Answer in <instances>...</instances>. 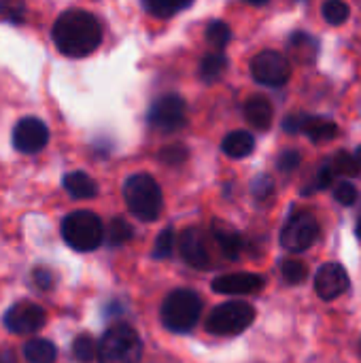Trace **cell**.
I'll list each match as a JSON object with an SVG mask.
<instances>
[{
  "label": "cell",
  "mask_w": 361,
  "mask_h": 363,
  "mask_svg": "<svg viewBox=\"0 0 361 363\" xmlns=\"http://www.w3.org/2000/svg\"><path fill=\"white\" fill-rule=\"evenodd\" d=\"M245 2H249V4H266L268 0H245Z\"/></svg>",
  "instance_id": "cell-40"
},
{
  "label": "cell",
  "mask_w": 361,
  "mask_h": 363,
  "mask_svg": "<svg viewBox=\"0 0 361 363\" xmlns=\"http://www.w3.org/2000/svg\"><path fill=\"white\" fill-rule=\"evenodd\" d=\"M32 279H34L36 287L43 289V291H49L53 287V274L49 270H45V268H36L34 274H32Z\"/></svg>",
  "instance_id": "cell-37"
},
{
  "label": "cell",
  "mask_w": 361,
  "mask_h": 363,
  "mask_svg": "<svg viewBox=\"0 0 361 363\" xmlns=\"http://www.w3.org/2000/svg\"><path fill=\"white\" fill-rule=\"evenodd\" d=\"M62 236L74 251H94L104 238V225L91 211H74L62 221Z\"/></svg>",
  "instance_id": "cell-5"
},
{
  "label": "cell",
  "mask_w": 361,
  "mask_h": 363,
  "mask_svg": "<svg viewBox=\"0 0 361 363\" xmlns=\"http://www.w3.org/2000/svg\"><path fill=\"white\" fill-rule=\"evenodd\" d=\"M321 11L330 26H343L349 17V6L343 0H326Z\"/></svg>",
  "instance_id": "cell-26"
},
{
  "label": "cell",
  "mask_w": 361,
  "mask_h": 363,
  "mask_svg": "<svg viewBox=\"0 0 361 363\" xmlns=\"http://www.w3.org/2000/svg\"><path fill=\"white\" fill-rule=\"evenodd\" d=\"M357 236L361 238V219H360V223H357Z\"/></svg>",
  "instance_id": "cell-41"
},
{
  "label": "cell",
  "mask_w": 361,
  "mask_h": 363,
  "mask_svg": "<svg viewBox=\"0 0 361 363\" xmlns=\"http://www.w3.org/2000/svg\"><path fill=\"white\" fill-rule=\"evenodd\" d=\"M334 168H332V164H323L321 168H319V172H317V179H315V187L317 189H326V187H330L332 185V181H334Z\"/></svg>",
  "instance_id": "cell-36"
},
{
  "label": "cell",
  "mask_w": 361,
  "mask_h": 363,
  "mask_svg": "<svg viewBox=\"0 0 361 363\" xmlns=\"http://www.w3.org/2000/svg\"><path fill=\"white\" fill-rule=\"evenodd\" d=\"M49 143V128L36 117H23L13 128V147L19 153H38Z\"/></svg>",
  "instance_id": "cell-10"
},
{
  "label": "cell",
  "mask_w": 361,
  "mask_h": 363,
  "mask_svg": "<svg viewBox=\"0 0 361 363\" xmlns=\"http://www.w3.org/2000/svg\"><path fill=\"white\" fill-rule=\"evenodd\" d=\"M272 104L266 96H251L245 104V119L255 130H268L272 125Z\"/></svg>",
  "instance_id": "cell-15"
},
{
  "label": "cell",
  "mask_w": 361,
  "mask_h": 363,
  "mask_svg": "<svg viewBox=\"0 0 361 363\" xmlns=\"http://www.w3.org/2000/svg\"><path fill=\"white\" fill-rule=\"evenodd\" d=\"M160 162H164L166 166H181L183 162H187L189 157V149L181 143H174V145H166L164 149H160L157 153Z\"/></svg>",
  "instance_id": "cell-29"
},
{
  "label": "cell",
  "mask_w": 361,
  "mask_h": 363,
  "mask_svg": "<svg viewBox=\"0 0 361 363\" xmlns=\"http://www.w3.org/2000/svg\"><path fill=\"white\" fill-rule=\"evenodd\" d=\"M232 38V30L226 21H211L209 28H206V40L213 49L217 51H223L228 47Z\"/></svg>",
  "instance_id": "cell-25"
},
{
  "label": "cell",
  "mask_w": 361,
  "mask_h": 363,
  "mask_svg": "<svg viewBox=\"0 0 361 363\" xmlns=\"http://www.w3.org/2000/svg\"><path fill=\"white\" fill-rule=\"evenodd\" d=\"M311 121V115H289L283 121V130L289 134H298V132H306V125Z\"/></svg>",
  "instance_id": "cell-35"
},
{
  "label": "cell",
  "mask_w": 361,
  "mask_h": 363,
  "mask_svg": "<svg viewBox=\"0 0 361 363\" xmlns=\"http://www.w3.org/2000/svg\"><path fill=\"white\" fill-rule=\"evenodd\" d=\"M23 355L30 363H53L57 357V349L49 340L34 338L23 347Z\"/></svg>",
  "instance_id": "cell-20"
},
{
  "label": "cell",
  "mask_w": 361,
  "mask_h": 363,
  "mask_svg": "<svg viewBox=\"0 0 361 363\" xmlns=\"http://www.w3.org/2000/svg\"><path fill=\"white\" fill-rule=\"evenodd\" d=\"M194 0H143V6L147 13H151L153 17L160 19H168L181 11H185L187 6H191Z\"/></svg>",
  "instance_id": "cell-21"
},
{
  "label": "cell",
  "mask_w": 361,
  "mask_h": 363,
  "mask_svg": "<svg viewBox=\"0 0 361 363\" xmlns=\"http://www.w3.org/2000/svg\"><path fill=\"white\" fill-rule=\"evenodd\" d=\"M45 311L32 302H19L4 315V325L13 334H34L45 325Z\"/></svg>",
  "instance_id": "cell-11"
},
{
  "label": "cell",
  "mask_w": 361,
  "mask_h": 363,
  "mask_svg": "<svg viewBox=\"0 0 361 363\" xmlns=\"http://www.w3.org/2000/svg\"><path fill=\"white\" fill-rule=\"evenodd\" d=\"M221 149L228 157L232 160H243L247 155L253 153L255 149V136L251 132H245V130H236V132H230L223 143H221Z\"/></svg>",
  "instance_id": "cell-16"
},
{
  "label": "cell",
  "mask_w": 361,
  "mask_h": 363,
  "mask_svg": "<svg viewBox=\"0 0 361 363\" xmlns=\"http://www.w3.org/2000/svg\"><path fill=\"white\" fill-rule=\"evenodd\" d=\"M174 242H177V234H174V230H172V228L162 230V232H160V236H157V240H155V247H153V257H157V259H166V257H170V255H172V251H174Z\"/></svg>",
  "instance_id": "cell-30"
},
{
  "label": "cell",
  "mask_w": 361,
  "mask_h": 363,
  "mask_svg": "<svg viewBox=\"0 0 361 363\" xmlns=\"http://www.w3.org/2000/svg\"><path fill=\"white\" fill-rule=\"evenodd\" d=\"M55 47L68 57H85L102 43V26L96 15L83 9L64 11L51 30Z\"/></svg>",
  "instance_id": "cell-1"
},
{
  "label": "cell",
  "mask_w": 361,
  "mask_h": 363,
  "mask_svg": "<svg viewBox=\"0 0 361 363\" xmlns=\"http://www.w3.org/2000/svg\"><path fill=\"white\" fill-rule=\"evenodd\" d=\"M226 68H228V57L221 51L209 53L200 62V79L206 81V83H213V81H217L226 72Z\"/></svg>",
  "instance_id": "cell-22"
},
{
  "label": "cell",
  "mask_w": 361,
  "mask_h": 363,
  "mask_svg": "<svg viewBox=\"0 0 361 363\" xmlns=\"http://www.w3.org/2000/svg\"><path fill=\"white\" fill-rule=\"evenodd\" d=\"M132 234H134V230H132V225L128 223V221H123V219H113L109 225H106V230H104V238L102 240H106V245L109 247H121V245H126L130 238H132Z\"/></svg>",
  "instance_id": "cell-23"
},
{
  "label": "cell",
  "mask_w": 361,
  "mask_h": 363,
  "mask_svg": "<svg viewBox=\"0 0 361 363\" xmlns=\"http://www.w3.org/2000/svg\"><path fill=\"white\" fill-rule=\"evenodd\" d=\"M332 168H334V172L345 174V177H357L361 170V166L357 164L355 155H351V153H347V151H340V153L334 157Z\"/></svg>",
  "instance_id": "cell-31"
},
{
  "label": "cell",
  "mask_w": 361,
  "mask_h": 363,
  "mask_svg": "<svg viewBox=\"0 0 361 363\" xmlns=\"http://www.w3.org/2000/svg\"><path fill=\"white\" fill-rule=\"evenodd\" d=\"M96 353L100 363H138L143 342L130 325L119 323L104 332Z\"/></svg>",
  "instance_id": "cell-4"
},
{
  "label": "cell",
  "mask_w": 361,
  "mask_h": 363,
  "mask_svg": "<svg viewBox=\"0 0 361 363\" xmlns=\"http://www.w3.org/2000/svg\"><path fill=\"white\" fill-rule=\"evenodd\" d=\"M319 234L317 219L309 213H300L287 221V225L281 232V245L289 253H302L309 247H313L315 238Z\"/></svg>",
  "instance_id": "cell-9"
},
{
  "label": "cell",
  "mask_w": 361,
  "mask_h": 363,
  "mask_svg": "<svg viewBox=\"0 0 361 363\" xmlns=\"http://www.w3.org/2000/svg\"><path fill=\"white\" fill-rule=\"evenodd\" d=\"M96 342L91 336L83 334V336H77L74 342H72V357L79 363H89L96 357Z\"/></svg>",
  "instance_id": "cell-27"
},
{
  "label": "cell",
  "mask_w": 361,
  "mask_h": 363,
  "mask_svg": "<svg viewBox=\"0 0 361 363\" xmlns=\"http://www.w3.org/2000/svg\"><path fill=\"white\" fill-rule=\"evenodd\" d=\"M347 289H349V274L340 264L328 262L317 270L315 291L321 300L326 302L338 300L343 294H347Z\"/></svg>",
  "instance_id": "cell-12"
},
{
  "label": "cell",
  "mask_w": 361,
  "mask_h": 363,
  "mask_svg": "<svg viewBox=\"0 0 361 363\" xmlns=\"http://www.w3.org/2000/svg\"><path fill=\"white\" fill-rule=\"evenodd\" d=\"M266 285L264 277L251 274V272H236V274H223L213 281V289L223 296H249L262 291Z\"/></svg>",
  "instance_id": "cell-14"
},
{
  "label": "cell",
  "mask_w": 361,
  "mask_h": 363,
  "mask_svg": "<svg viewBox=\"0 0 361 363\" xmlns=\"http://www.w3.org/2000/svg\"><path fill=\"white\" fill-rule=\"evenodd\" d=\"M281 272H283V279L289 285H300V283H304V279L309 274V268L300 259H285V262H281Z\"/></svg>",
  "instance_id": "cell-28"
},
{
  "label": "cell",
  "mask_w": 361,
  "mask_h": 363,
  "mask_svg": "<svg viewBox=\"0 0 361 363\" xmlns=\"http://www.w3.org/2000/svg\"><path fill=\"white\" fill-rule=\"evenodd\" d=\"M289 49H291V55L302 64H311L319 55V43L306 32H296L289 38Z\"/></svg>",
  "instance_id": "cell-19"
},
{
  "label": "cell",
  "mask_w": 361,
  "mask_h": 363,
  "mask_svg": "<svg viewBox=\"0 0 361 363\" xmlns=\"http://www.w3.org/2000/svg\"><path fill=\"white\" fill-rule=\"evenodd\" d=\"M147 119L149 125L160 132H177L187 123V104L179 94H166L151 104Z\"/></svg>",
  "instance_id": "cell-7"
},
{
  "label": "cell",
  "mask_w": 361,
  "mask_h": 363,
  "mask_svg": "<svg viewBox=\"0 0 361 363\" xmlns=\"http://www.w3.org/2000/svg\"><path fill=\"white\" fill-rule=\"evenodd\" d=\"M300 162H302V157L298 151H283L277 160V166L281 172H294L300 166Z\"/></svg>",
  "instance_id": "cell-33"
},
{
  "label": "cell",
  "mask_w": 361,
  "mask_h": 363,
  "mask_svg": "<svg viewBox=\"0 0 361 363\" xmlns=\"http://www.w3.org/2000/svg\"><path fill=\"white\" fill-rule=\"evenodd\" d=\"M272 191H274V183H272V179H270V177L262 174V177H257V179L253 181V196H255L257 200H266V198H270V196H272Z\"/></svg>",
  "instance_id": "cell-34"
},
{
  "label": "cell",
  "mask_w": 361,
  "mask_h": 363,
  "mask_svg": "<svg viewBox=\"0 0 361 363\" xmlns=\"http://www.w3.org/2000/svg\"><path fill=\"white\" fill-rule=\"evenodd\" d=\"M123 198L130 213L145 223L155 221L164 206L162 189L151 174H132L123 183Z\"/></svg>",
  "instance_id": "cell-2"
},
{
  "label": "cell",
  "mask_w": 361,
  "mask_h": 363,
  "mask_svg": "<svg viewBox=\"0 0 361 363\" xmlns=\"http://www.w3.org/2000/svg\"><path fill=\"white\" fill-rule=\"evenodd\" d=\"M0 363H15V355L9 349H2L0 351Z\"/></svg>",
  "instance_id": "cell-38"
},
{
  "label": "cell",
  "mask_w": 361,
  "mask_h": 363,
  "mask_svg": "<svg viewBox=\"0 0 361 363\" xmlns=\"http://www.w3.org/2000/svg\"><path fill=\"white\" fill-rule=\"evenodd\" d=\"M306 134L315 140V143H323V140H332L338 134V125L321 119V117H311L309 125H306Z\"/></svg>",
  "instance_id": "cell-24"
},
{
  "label": "cell",
  "mask_w": 361,
  "mask_h": 363,
  "mask_svg": "<svg viewBox=\"0 0 361 363\" xmlns=\"http://www.w3.org/2000/svg\"><path fill=\"white\" fill-rule=\"evenodd\" d=\"M353 155H355L357 164H360V166H361V145H360V147H357V149H355V153H353Z\"/></svg>",
  "instance_id": "cell-39"
},
{
  "label": "cell",
  "mask_w": 361,
  "mask_h": 363,
  "mask_svg": "<svg viewBox=\"0 0 361 363\" xmlns=\"http://www.w3.org/2000/svg\"><path fill=\"white\" fill-rule=\"evenodd\" d=\"M200 315H202V300L198 298L196 291L189 289L172 291L162 304V323L174 334H185L194 330Z\"/></svg>",
  "instance_id": "cell-3"
},
{
  "label": "cell",
  "mask_w": 361,
  "mask_h": 363,
  "mask_svg": "<svg viewBox=\"0 0 361 363\" xmlns=\"http://www.w3.org/2000/svg\"><path fill=\"white\" fill-rule=\"evenodd\" d=\"M64 189H66L72 198H77V200H89V198H94V196L98 194L96 181H94L89 174L79 172V170L64 177Z\"/></svg>",
  "instance_id": "cell-18"
},
{
  "label": "cell",
  "mask_w": 361,
  "mask_h": 363,
  "mask_svg": "<svg viewBox=\"0 0 361 363\" xmlns=\"http://www.w3.org/2000/svg\"><path fill=\"white\" fill-rule=\"evenodd\" d=\"M334 198H336L343 206H351V204H355V200H357V187H355L353 183H349V181H343V183L336 185Z\"/></svg>",
  "instance_id": "cell-32"
},
{
  "label": "cell",
  "mask_w": 361,
  "mask_h": 363,
  "mask_svg": "<svg viewBox=\"0 0 361 363\" xmlns=\"http://www.w3.org/2000/svg\"><path fill=\"white\" fill-rule=\"evenodd\" d=\"M213 236L221 249V253L228 257V259H236L243 251V238L238 232H234L230 225L221 223V221H215L213 223Z\"/></svg>",
  "instance_id": "cell-17"
},
{
  "label": "cell",
  "mask_w": 361,
  "mask_h": 363,
  "mask_svg": "<svg viewBox=\"0 0 361 363\" xmlns=\"http://www.w3.org/2000/svg\"><path fill=\"white\" fill-rule=\"evenodd\" d=\"M255 319V308L243 300H232L217 306L206 319V332L215 336H238Z\"/></svg>",
  "instance_id": "cell-6"
},
{
  "label": "cell",
  "mask_w": 361,
  "mask_h": 363,
  "mask_svg": "<svg viewBox=\"0 0 361 363\" xmlns=\"http://www.w3.org/2000/svg\"><path fill=\"white\" fill-rule=\"evenodd\" d=\"M251 74L262 85L281 87L291 77V64L281 51L266 49L251 60Z\"/></svg>",
  "instance_id": "cell-8"
},
{
  "label": "cell",
  "mask_w": 361,
  "mask_h": 363,
  "mask_svg": "<svg viewBox=\"0 0 361 363\" xmlns=\"http://www.w3.org/2000/svg\"><path fill=\"white\" fill-rule=\"evenodd\" d=\"M179 251H181V257L191 268H198V270L211 268V255H209L206 238H204L202 230H198V228L185 230L179 238Z\"/></svg>",
  "instance_id": "cell-13"
}]
</instances>
